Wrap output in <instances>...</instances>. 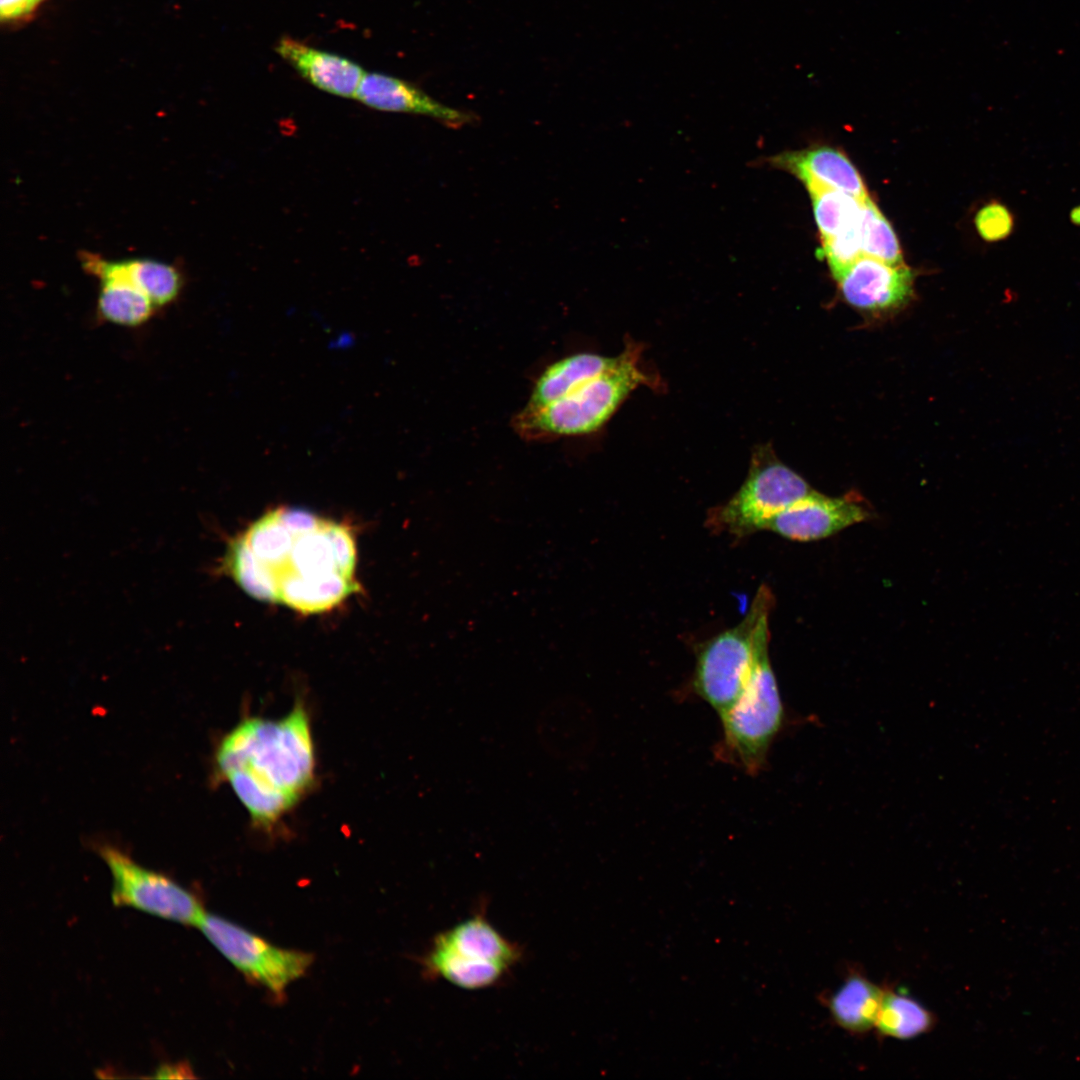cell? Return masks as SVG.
Masks as SVG:
<instances>
[{
	"instance_id": "cell-22",
	"label": "cell",
	"mask_w": 1080,
	"mask_h": 1080,
	"mask_svg": "<svg viewBox=\"0 0 1080 1080\" xmlns=\"http://www.w3.org/2000/svg\"><path fill=\"white\" fill-rule=\"evenodd\" d=\"M806 188L811 197L822 242L836 235L859 217L862 201L856 197L822 186L810 185Z\"/></svg>"
},
{
	"instance_id": "cell-11",
	"label": "cell",
	"mask_w": 1080,
	"mask_h": 1080,
	"mask_svg": "<svg viewBox=\"0 0 1080 1080\" xmlns=\"http://www.w3.org/2000/svg\"><path fill=\"white\" fill-rule=\"evenodd\" d=\"M355 98L377 110L428 116L453 128L476 120L473 113L446 106L416 85L381 73H365Z\"/></svg>"
},
{
	"instance_id": "cell-24",
	"label": "cell",
	"mask_w": 1080,
	"mask_h": 1080,
	"mask_svg": "<svg viewBox=\"0 0 1080 1080\" xmlns=\"http://www.w3.org/2000/svg\"><path fill=\"white\" fill-rule=\"evenodd\" d=\"M861 212V211H860ZM822 253L836 280L863 256L860 236V215L836 235L822 242Z\"/></svg>"
},
{
	"instance_id": "cell-8",
	"label": "cell",
	"mask_w": 1080,
	"mask_h": 1080,
	"mask_svg": "<svg viewBox=\"0 0 1080 1080\" xmlns=\"http://www.w3.org/2000/svg\"><path fill=\"white\" fill-rule=\"evenodd\" d=\"M100 856L112 874L114 905L196 927L204 917L199 898L169 877L139 865L115 847H101Z\"/></svg>"
},
{
	"instance_id": "cell-13",
	"label": "cell",
	"mask_w": 1080,
	"mask_h": 1080,
	"mask_svg": "<svg viewBox=\"0 0 1080 1080\" xmlns=\"http://www.w3.org/2000/svg\"><path fill=\"white\" fill-rule=\"evenodd\" d=\"M774 168L785 170L805 186L816 185L848 193L864 201L869 196L863 180L845 154L828 146L783 152L767 159Z\"/></svg>"
},
{
	"instance_id": "cell-25",
	"label": "cell",
	"mask_w": 1080,
	"mask_h": 1080,
	"mask_svg": "<svg viewBox=\"0 0 1080 1080\" xmlns=\"http://www.w3.org/2000/svg\"><path fill=\"white\" fill-rule=\"evenodd\" d=\"M974 224L978 235L986 242L1007 239L1015 229V216L1004 203L992 200L975 214Z\"/></svg>"
},
{
	"instance_id": "cell-27",
	"label": "cell",
	"mask_w": 1080,
	"mask_h": 1080,
	"mask_svg": "<svg viewBox=\"0 0 1080 1080\" xmlns=\"http://www.w3.org/2000/svg\"><path fill=\"white\" fill-rule=\"evenodd\" d=\"M1069 219L1073 225L1080 227V204L1070 210Z\"/></svg>"
},
{
	"instance_id": "cell-12",
	"label": "cell",
	"mask_w": 1080,
	"mask_h": 1080,
	"mask_svg": "<svg viewBox=\"0 0 1080 1080\" xmlns=\"http://www.w3.org/2000/svg\"><path fill=\"white\" fill-rule=\"evenodd\" d=\"M535 734L549 758L566 763L578 760L587 752L590 736L584 704L568 693L552 698L537 714Z\"/></svg>"
},
{
	"instance_id": "cell-26",
	"label": "cell",
	"mask_w": 1080,
	"mask_h": 1080,
	"mask_svg": "<svg viewBox=\"0 0 1080 1080\" xmlns=\"http://www.w3.org/2000/svg\"><path fill=\"white\" fill-rule=\"evenodd\" d=\"M45 0H1V18L16 21L30 16Z\"/></svg>"
},
{
	"instance_id": "cell-7",
	"label": "cell",
	"mask_w": 1080,
	"mask_h": 1080,
	"mask_svg": "<svg viewBox=\"0 0 1080 1080\" xmlns=\"http://www.w3.org/2000/svg\"><path fill=\"white\" fill-rule=\"evenodd\" d=\"M197 927L247 980L279 998L313 962L311 953L278 947L218 915L205 913Z\"/></svg>"
},
{
	"instance_id": "cell-1",
	"label": "cell",
	"mask_w": 1080,
	"mask_h": 1080,
	"mask_svg": "<svg viewBox=\"0 0 1080 1080\" xmlns=\"http://www.w3.org/2000/svg\"><path fill=\"white\" fill-rule=\"evenodd\" d=\"M349 528L281 507L233 539L220 569L251 596L302 613L336 607L358 587Z\"/></svg>"
},
{
	"instance_id": "cell-5",
	"label": "cell",
	"mask_w": 1080,
	"mask_h": 1080,
	"mask_svg": "<svg viewBox=\"0 0 1080 1080\" xmlns=\"http://www.w3.org/2000/svg\"><path fill=\"white\" fill-rule=\"evenodd\" d=\"M773 606L772 592L766 585H761L745 617L697 649L692 689L718 716L725 713L743 692L760 635L769 628Z\"/></svg>"
},
{
	"instance_id": "cell-20",
	"label": "cell",
	"mask_w": 1080,
	"mask_h": 1080,
	"mask_svg": "<svg viewBox=\"0 0 1080 1080\" xmlns=\"http://www.w3.org/2000/svg\"><path fill=\"white\" fill-rule=\"evenodd\" d=\"M936 1026L935 1015L918 1001L885 987L874 1030L881 1037L910 1040Z\"/></svg>"
},
{
	"instance_id": "cell-19",
	"label": "cell",
	"mask_w": 1080,
	"mask_h": 1080,
	"mask_svg": "<svg viewBox=\"0 0 1080 1080\" xmlns=\"http://www.w3.org/2000/svg\"><path fill=\"white\" fill-rule=\"evenodd\" d=\"M420 964L425 977L441 978L466 990L495 986L502 982L510 971L504 965L471 958L435 943L420 959Z\"/></svg>"
},
{
	"instance_id": "cell-6",
	"label": "cell",
	"mask_w": 1080,
	"mask_h": 1080,
	"mask_svg": "<svg viewBox=\"0 0 1080 1080\" xmlns=\"http://www.w3.org/2000/svg\"><path fill=\"white\" fill-rule=\"evenodd\" d=\"M814 489L780 462L770 448H758L748 475L735 495L708 512L706 526L743 538L766 530L771 519Z\"/></svg>"
},
{
	"instance_id": "cell-2",
	"label": "cell",
	"mask_w": 1080,
	"mask_h": 1080,
	"mask_svg": "<svg viewBox=\"0 0 1080 1080\" xmlns=\"http://www.w3.org/2000/svg\"><path fill=\"white\" fill-rule=\"evenodd\" d=\"M215 762L254 824L273 827L314 782L315 748L304 704L279 719H243L219 743Z\"/></svg>"
},
{
	"instance_id": "cell-9",
	"label": "cell",
	"mask_w": 1080,
	"mask_h": 1080,
	"mask_svg": "<svg viewBox=\"0 0 1080 1080\" xmlns=\"http://www.w3.org/2000/svg\"><path fill=\"white\" fill-rule=\"evenodd\" d=\"M869 517V511L855 495L832 498L814 490L775 515L766 530L790 540L814 541Z\"/></svg>"
},
{
	"instance_id": "cell-21",
	"label": "cell",
	"mask_w": 1080,
	"mask_h": 1080,
	"mask_svg": "<svg viewBox=\"0 0 1080 1080\" xmlns=\"http://www.w3.org/2000/svg\"><path fill=\"white\" fill-rule=\"evenodd\" d=\"M154 308L149 297L135 286L118 280L101 281L97 312L103 320L138 326L152 316Z\"/></svg>"
},
{
	"instance_id": "cell-3",
	"label": "cell",
	"mask_w": 1080,
	"mask_h": 1080,
	"mask_svg": "<svg viewBox=\"0 0 1080 1080\" xmlns=\"http://www.w3.org/2000/svg\"><path fill=\"white\" fill-rule=\"evenodd\" d=\"M639 348L626 345L615 363L568 395L538 409L522 408L512 419L527 441H547L597 431L639 385L655 384L639 366Z\"/></svg>"
},
{
	"instance_id": "cell-18",
	"label": "cell",
	"mask_w": 1080,
	"mask_h": 1080,
	"mask_svg": "<svg viewBox=\"0 0 1080 1080\" xmlns=\"http://www.w3.org/2000/svg\"><path fill=\"white\" fill-rule=\"evenodd\" d=\"M616 358L582 352L555 361L539 375L523 408L538 409L568 395L612 366Z\"/></svg>"
},
{
	"instance_id": "cell-14",
	"label": "cell",
	"mask_w": 1080,
	"mask_h": 1080,
	"mask_svg": "<svg viewBox=\"0 0 1080 1080\" xmlns=\"http://www.w3.org/2000/svg\"><path fill=\"white\" fill-rule=\"evenodd\" d=\"M275 50L305 80L336 96L354 97L365 75L357 63L309 46L290 36L281 37Z\"/></svg>"
},
{
	"instance_id": "cell-16",
	"label": "cell",
	"mask_w": 1080,
	"mask_h": 1080,
	"mask_svg": "<svg viewBox=\"0 0 1080 1080\" xmlns=\"http://www.w3.org/2000/svg\"><path fill=\"white\" fill-rule=\"evenodd\" d=\"M433 943L471 958L504 965L509 969L523 957L521 947L500 934L488 921L482 908L466 920L441 932L433 939Z\"/></svg>"
},
{
	"instance_id": "cell-17",
	"label": "cell",
	"mask_w": 1080,
	"mask_h": 1080,
	"mask_svg": "<svg viewBox=\"0 0 1080 1080\" xmlns=\"http://www.w3.org/2000/svg\"><path fill=\"white\" fill-rule=\"evenodd\" d=\"M884 988L861 972L852 971L834 993L824 998V1005L840 1029L863 1036L874 1030Z\"/></svg>"
},
{
	"instance_id": "cell-23",
	"label": "cell",
	"mask_w": 1080,
	"mask_h": 1080,
	"mask_svg": "<svg viewBox=\"0 0 1080 1080\" xmlns=\"http://www.w3.org/2000/svg\"><path fill=\"white\" fill-rule=\"evenodd\" d=\"M860 236L863 256L893 265L903 263L893 228L869 197L861 203Z\"/></svg>"
},
{
	"instance_id": "cell-10",
	"label": "cell",
	"mask_w": 1080,
	"mask_h": 1080,
	"mask_svg": "<svg viewBox=\"0 0 1080 1080\" xmlns=\"http://www.w3.org/2000/svg\"><path fill=\"white\" fill-rule=\"evenodd\" d=\"M844 299L852 306L877 311L906 302L913 291V272L902 264H888L862 256L837 280Z\"/></svg>"
},
{
	"instance_id": "cell-4",
	"label": "cell",
	"mask_w": 1080,
	"mask_h": 1080,
	"mask_svg": "<svg viewBox=\"0 0 1080 1080\" xmlns=\"http://www.w3.org/2000/svg\"><path fill=\"white\" fill-rule=\"evenodd\" d=\"M769 628L757 644L748 682L736 702L719 716L722 738L718 755L757 775L765 766L769 749L783 728L785 709L769 657Z\"/></svg>"
},
{
	"instance_id": "cell-15",
	"label": "cell",
	"mask_w": 1080,
	"mask_h": 1080,
	"mask_svg": "<svg viewBox=\"0 0 1080 1080\" xmlns=\"http://www.w3.org/2000/svg\"><path fill=\"white\" fill-rule=\"evenodd\" d=\"M83 268L100 281L127 282L152 301L155 307L174 301L181 288L178 271L171 265L152 259H128L108 261L100 256L85 253L81 256Z\"/></svg>"
}]
</instances>
